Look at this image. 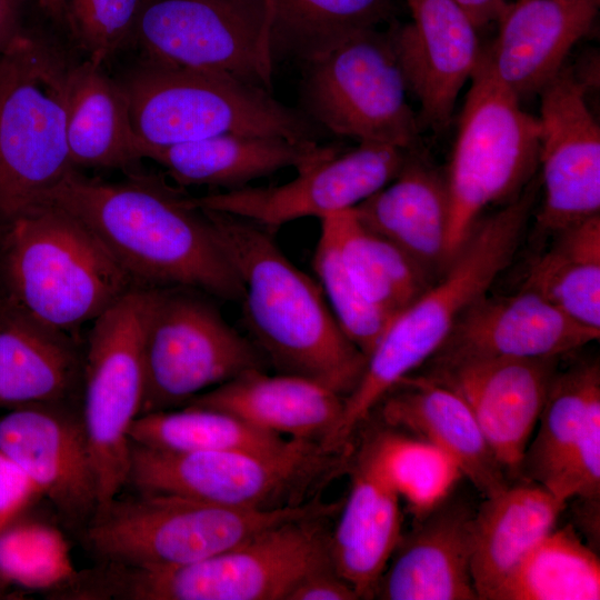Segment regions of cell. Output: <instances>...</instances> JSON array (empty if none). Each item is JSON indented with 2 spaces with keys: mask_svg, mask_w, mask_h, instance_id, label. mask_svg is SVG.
I'll return each mask as SVG.
<instances>
[{
  "mask_svg": "<svg viewBox=\"0 0 600 600\" xmlns=\"http://www.w3.org/2000/svg\"><path fill=\"white\" fill-rule=\"evenodd\" d=\"M42 203L80 220L144 288L183 287L241 299L242 284L208 212L160 179L107 182L73 170Z\"/></svg>",
  "mask_w": 600,
  "mask_h": 600,
  "instance_id": "1",
  "label": "cell"
},
{
  "mask_svg": "<svg viewBox=\"0 0 600 600\" xmlns=\"http://www.w3.org/2000/svg\"><path fill=\"white\" fill-rule=\"evenodd\" d=\"M204 210L242 284L239 302L253 343L282 372L313 379L348 397L367 357L340 328L318 281L289 260L273 230Z\"/></svg>",
  "mask_w": 600,
  "mask_h": 600,
  "instance_id": "2",
  "label": "cell"
},
{
  "mask_svg": "<svg viewBox=\"0 0 600 600\" xmlns=\"http://www.w3.org/2000/svg\"><path fill=\"white\" fill-rule=\"evenodd\" d=\"M537 182L530 181L502 209L479 220L439 279L392 318L360 381L344 398L333 447L344 446L380 400L439 350L460 316L511 263L532 212Z\"/></svg>",
  "mask_w": 600,
  "mask_h": 600,
  "instance_id": "3",
  "label": "cell"
},
{
  "mask_svg": "<svg viewBox=\"0 0 600 600\" xmlns=\"http://www.w3.org/2000/svg\"><path fill=\"white\" fill-rule=\"evenodd\" d=\"M6 226V301L47 327L77 338L138 287L97 236L58 207L38 204Z\"/></svg>",
  "mask_w": 600,
  "mask_h": 600,
  "instance_id": "4",
  "label": "cell"
},
{
  "mask_svg": "<svg viewBox=\"0 0 600 600\" xmlns=\"http://www.w3.org/2000/svg\"><path fill=\"white\" fill-rule=\"evenodd\" d=\"M287 521L209 558L171 568L98 562L82 571L83 600H287L310 571L331 562L311 521Z\"/></svg>",
  "mask_w": 600,
  "mask_h": 600,
  "instance_id": "5",
  "label": "cell"
},
{
  "mask_svg": "<svg viewBox=\"0 0 600 600\" xmlns=\"http://www.w3.org/2000/svg\"><path fill=\"white\" fill-rule=\"evenodd\" d=\"M119 81L139 149L230 132L318 142L324 132L271 91L222 72L144 58Z\"/></svg>",
  "mask_w": 600,
  "mask_h": 600,
  "instance_id": "6",
  "label": "cell"
},
{
  "mask_svg": "<svg viewBox=\"0 0 600 600\" xmlns=\"http://www.w3.org/2000/svg\"><path fill=\"white\" fill-rule=\"evenodd\" d=\"M323 508H234L136 491L98 509L80 533L98 562L171 568L226 551L277 524L316 517Z\"/></svg>",
  "mask_w": 600,
  "mask_h": 600,
  "instance_id": "7",
  "label": "cell"
},
{
  "mask_svg": "<svg viewBox=\"0 0 600 600\" xmlns=\"http://www.w3.org/2000/svg\"><path fill=\"white\" fill-rule=\"evenodd\" d=\"M71 64L23 34L0 56V220L38 206L71 171L67 139Z\"/></svg>",
  "mask_w": 600,
  "mask_h": 600,
  "instance_id": "8",
  "label": "cell"
},
{
  "mask_svg": "<svg viewBox=\"0 0 600 600\" xmlns=\"http://www.w3.org/2000/svg\"><path fill=\"white\" fill-rule=\"evenodd\" d=\"M470 79L446 176L448 266L481 212L518 197L539 164V119L522 110L519 98L497 79L482 51Z\"/></svg>",
  "mask_w": 600,
  "mask_h": 600,
  "instance_id": "9",
  "label": "cell"
},
{
  "mask_svg": "<svg viewBox=\"0 0 600 600\" xmlns=\"http://www.w3.org/2000/svg\"><path fill=\"white\" fill-rule=\"evenodd\" d=\"M300 110L322 130L411 150L420 124L389 30L360 31L304 64Z\"/></svg>",
  "mask_w": 600,
  "mask_h": 600,
  "instance_id": "10",
  "label": "cell"
},
{
  "mask_svg": "<svg viewBox=\"0 0 600 600\" xmlns=\"http://www.w3.org/2000/svg\"><path fill=\"white\" fill-rule=\"evenodd\" d=\"M204 294L183 287L151 289L143 328L140 414L187 404L244 371L262 369L258 347L232 328Z\"/></svg>",
  "mask_w": 600,
  "mask_h": 600,
  "instance_id": "11",
  "label": "cell"
},
{
  "mask_svg": "<svg viewBox=\"0 0 600 600\" xmlns=\"http://www.w3.org/2000/svg\"><path fill=\"white\" fill-rule=\"evenodd\" d=\"M151 289L136 287L103 311L92 321L84 348L80 408L98 477V509L127 486L129 429L144 391L143 328Z\"/></svg>",
  "mask_w": 600,
  "mask_h": 600,
  "instance_id": "12",
  "label": "cell"
},
{
  "mask_svg": "<svg viewBox=\"0 0 600 600\" xmlns=\"http://www.w3.org/2000/svg\"><path fill=\"white\" fill-rule=\"evenodd\" d=\"M269 24L270 0H144L133 40L144 58L271 91Z\"/></svg>",
  "mask_w": 600,
  "mask_h": 600,
  "instance_id": "13",
  "label": "cell"
},
{
  "mask_svg": "<svg viewBox=\"0 0 600 600\" xmlns=\"http://www.w3.org/2000/svg\"><path fill=\"white\" fill-rule=\"evenodd\" d=\"M329 452L296 439L272 452H171L130 442L126 487L234 508H274L278 497L320 471Z\"/></svg>",
  "mask_w": 600,
  "mask_h": 600,
  "instance_id": "14",
  "label": "cell"
},
{
  "mask_svg": "<svg viewBox=\"0 0 600 600\" xmlns=\"http://www.w3.org/2000/svg\"><path fill=\"white\" fill-rule=\"evenodd\" d=\"M408 152L394 146L360 142L351 151L297 170V177L283 184L246 186L192 200L203 209L238 216L271 230L301 218L320 220L354 208L387 186L400 172Z\"/></svg>",
  "mask_w": 600,
  "mask_h": 600,
  "instance_id": "15",
  "label": "cell"
},
{
  "mask_svg": "<svg viewBox=\"0 0 600 600\" xmlns=\"http://www.w3.org/2000/svg\"><path fill=\"white\" fill-rule=\"evenodd\" d=\"M586 91L564 64L538 93L544 199L537 224L543 233L554 236L600 214V128Z\"/></svg>",
  "mask_w": 600,
  "mask_h": 600,
  "instance_id": "16",
  "label": "cell"
},
{
  "mask_svg": "<svg viewBox=\"0 0 600 600\" xmlns=\"http://www.w3.org/2000/svg\"><path fill=\"white\" fill-rule=\"evenodd\" d=\"M0 450L60 519L81 532L99 508V483L78 406H34L0 417Z\"/></svg>",
  "mask_w": 600,
  "mask_h": 600,
  "instance_id": "17",
  "label": "cell"
},
{
  "mask_svg": "<svg viewBox=\"0 0 600 600\" xmlns=\"http://www.w3.org/2000/svg\"><path fill=\"white\" fill-rule=\"evenodd\" d=\"M600 330L583 326L539 294L486 293L458 319L439 350L421 367L442 369L496 359L561 358L593 341Z\"/></svg>",
  "mask_w": 600,
  "mask_h": 600,
  "instance_id": "18",
  "label": "cell"
},
{
  "mask_svg": "<svg viewBox=\"0 0 600 600\" xmlns=\"http://www.w3.org/2000/svg\"><path fill=\"white\" fill-rule=\"evenodd\" d=\"M559 357L496 359L422 370L419 374L457 392L474 416L509 480H520Z\"/></svg>",
  "mask_w": 600,
  "mask_h": 600,
  "instance_id": "19",
  "label": "cell"
},
{
  "mask_svg": "<svg viewBox=\"0 0 600 600\" xmlns=\"http://www.w3.org/2000/svg\"><path fill=\"white\" fill-rule=\"evenodd\" d=\"M407 2L412 22L393 24L389 32L408 90L420 102V128L442 131L479 61L477 29L456 0Z\"/></svg>",
  "mask_w": 600,
  "mask_h": 600,
  "instance_id": "20",
  "label": "cell"
},
{
  "mask_svg": "<svg viewBox=\"0 0 600 600\" xmlns=\"http://www.w3.org/2000/svg\"><path fill=\"white\" fill-rule=\"evenodd\" d=\"M599 9L600 0L507 3L498 19V36L482 54L497 79L519 100L538 94L591 30Z\"/></svg>",
  "mask_w": 600,
  "mask_h": 600,
  "instance_id": "21",
  "label": "cell"
},
{
  "mask_svg": "<svg viewBox=\"0 0 600 600\" xmlns=\"http://www.w3.org/2000/svg\"><path fill=\"white\" fill-rule=\"evenodd\" d=\"M474 511L443 500L402 536L374 596L383 600H478L471 574Z\"/></svg>",
  "mask_w": 600,
  "mask_h": 600,
  "instance_id": "22",
  "label": "cell"
},
{
  "mask_svg": "<svg viewBox=\"0 0 600 600\" xmlns=\"http://www.w3.org/2000/svg\"><path fill=\"white\" fill-rule=\"evenodd\" d=\"M374 409L388 427L411 432L442 452L483 497L511 483L470 408L448 387L409 374Z\"/></svg>",
  "mask_w": 600,
  "mask_h": 600,
  "instance_id": "23",
  "label": "cell"
},
{
  "mask_svg": "<svg viewBox=\"0 0 600 600\" xmlns=\"http://www.w3.org/2000/svg\"><path fill=\"white\" fill-rule=\"evenodd\" d=\"M187 404L220 410L261 431L317 442L330 451L342 419L344 398L300 374L271 376L263 369H251Z\"/></svg>",
  "mask_w": 600,
  "mask_h": 600,
  "instance_id": "24",
  "label": "cell"
},
{
  "mask_svg": "<svg viewBox=\"0 0 600 600\" xmlns=\"http://www.w3.org/2000/svg\"><path fill=\"white\" fill-rule=\"evenodd\" d=\"M83 367L76 337L0 304V409L80 407Z\"/></svg>",
  "mask_w": 600,
  "mask_h": 600,
  "instance_id": "25",
  "label": "cell"
},
{
  "mask_svg": "<svg viewBox=\"0 0 600 600\" xmlns=\"http://www.w3.org/2000/svg\"><path fill=\"white\" fill-rule=\"evenodd\" d=\"M180 187L240 189L284 168L297 170L339 152L330 146L282 137L223 133L200 140L139 149Z\"/></svg>",
  "mask_w": 600,
  "mask_h": 600,
  "instance_id": "26",
  "label": "cell"
},
{
  "mask_svg": "<svg viewBox=\"0 0 600 600\" xmlns=\"http://www.w3.org/2000/svg\"><path fill=\"white\" fill-rule=\"evenodd\" d=\"M352 210L363 226L394 243L432 277L448 267L446 176L418 148L409 150L392 181Z\"/></svg>",
  "mask_w": 600,
  "mask_h": 600,
  "instance_id": "27",
  "label": "cell"
},
{
  "mask_svg": "<svg viewBox=\"0 0 600 600\" xmlns=\"http://www.w3.org/2000/svg\"><path fill=\"white\" fill-rule=\"evenodd\" d=\"M329 556L359 599L371 598L401 534L400 496L362 448Z\"/></svg>",
  "mask_w": 600,
  "mask_h": 600,
  "instance_id": "28",
  "label": "cell"
},
{
  "mask_svg": "<svg viewBox=\"0 0 600 600\" xmlns=\"http://www.w3.org/2000/svg\"><path fill=\"white\" fill-rule=\"evenodd\" d=\"M567 503L542 486L511 482L473 513L471 574L478 600L493 594L554 528Z\"/></svg>",
  "mask_w": 600,
  "mask_h": 600,
  "instance_id": "29",
  "label": "cell"
},
{
  "mask_svg": "<svg viewBox=\"0 0 600 600\" xmlns=\"http://www.w3.org/2000/svg\"><path fill=\"white\" fill-rule=\"evenodd\" d=\"M87 59L69 72L67 139L73 168L128 169L141 160L120 81Z\"/></svg>",
  "mask_w": 600,
  "mask_h": 600,
  "instance_id": "30",
  "label": "cell"
},
{
  "mask_svg": "<svg viewBox=\"0 0 600 600\" xmlns=\"http://www.w3.org/2000/svg\"><path fill=\"white\" fill-rule=\"evenodd\" d=\"M392 12L393 0H270L271 61L306 64L353 34L377 28Z\"/></svg>",
  "mask_w": 600,
  "mask_h": 600,
  "instance_id": "31",
  "label": "cell"
},
{
  "mask_svg": "<svg viewBox=\"0 0 600 600\" xmlns=\"http://www.w3.org/2000/svg\"><path fill=\"white\" fill-rule=\"evenodd\" d=\"M531 264L522 289L574 321L600 330V214L554 234Z\"/></svg>",
  "mask_w": 600,
  "mask_h": 600,
  "instance_id": "32",
  "label": "cell"
},
{
  "mask_svg": "<svg viewBox=\"0 0 600 600\" xmlns=\"http://www.w3.org/2000/svg\"><path fill=\"white\" fill-rule=\"evenodd\" d=\"M343 263L360 291L394 317L432 283L433 277L403 250L363 226L352 209L324 217Z\"/></svg>",
  "mask_w": 600,
  "mask_h": 600,
  "instance_id": "33",
  "label": "cell"
},
{
  "mask_svg": "<svg viewBox=\"0 0 600 600\" xmlns=\"http://www.w3.org/2000/svg\"><path fill=\"white\" fill-rule=\"evenodd\" d=\"M600 403L598 360L557 371L540 413L534 439L529 442L520 480L548 489L578 442L591 409Z\"/></svg>",
  "mask_w": 600,
  "mask_h": 600,
  "instance_id": "34",
  "label": "cell"
},
{
  "mask_svg": "<svg viewBox=\"0 0 600 600\" xmlns=\"http://www.w3.org/2000/svg\"><path fill=\"white\" fill-rule=\"evenodd\" d=\"M600 561L576 529H553L519 563L492 600H598Z\"/></svg>",
  "mask_w": 600,
  "mask_h": 600,
  "instance_id": "35",
  "label": "cell"
},
{
  "mask_svg": "<svg viewBox=\"0 0 600 600\" xmlns=\"http://www.w3.org/2000/svg\"><path fill=\"white\" fill-rule=\"evenodd\" d=\"M129 440L171 452L234 449L272 452L284 448L291 439L261 431L220 410L186 404L181 410L138 416L129 429Z\"/></svg>",
  "mask_w": 600,
  "mask_h": 600,
  "instance_id": "36",
  "label": "cell"
},
{
  "mask_svg": "<svg viewBox=\"0 0 600 600\" xmlns=\"http://www.w3.org/2000/svg\"><path fill=\"white\" fill-rule=\"evenodd\" d=\"M362 448L418 518L440 503L454 478L461 476L438 449L398 431L374 433Z\"/></svg>",
  "mask_w": 600,
  "mask_h": 600,
  "instance_id": "37",
  "label": "cell"
},
{
  "mask_svg": "<svg viewBox=\"0 0 600 600\" xmlns=\"http://www.w3.org/2000/svg\"><path fill=\"white\" fill-rule=\"evenodd\" d=\"M24 512L0 531V579L9 586L47 593L78 570L59 528Z\"/></svg>",
  "mask_w": 600,
  "mask_h": 600,
  "instance_id": "38",
  "label": "cell"
},
{
  "mask_svg": "<svg viewBox=\"0 0 600 600\" xmlns=\"http://www.w3.org/2000/svg\"><path fill=\"white\" fill-rule=\"evenodd\" d=\"M320 222L313 271L340 328L368 359L393 317L360 291L343 263L330 222L326 218Z\"/></svg>",
  "mask_w": 600,
  "mask_h": 600,
  "instance_id": "39",
  "label": "cell"
},
{
  "mask_svg": "<svg viewBox=\"0 0 600 600\" xmlns=\"http://www.w3.org/2000/svg\"><path fill=\"white\" fill-rule=\"evenodd\" d=\"M144 0H64L71 32L88 59L103 64L133 40Z\"/></svg>",
  "mask_w": 600,
  "mask_h": 600,
  "instance_id": "40",
  "label": "cell"
},
{
  "mask_svg": "<svg viewBox=\"0 0 600 600\" xmlns=\"http://www.w3.org/2000/svg\"><path fill=\"white\" fill-rule=\"evenodd\" d=\"M547 490L566 503L577 498L587 508L599 509L600 403L591 409L578 442Z\"/></svg>",
  "mask_w": 600,
  "mask_h": 600,
  "instance_id": "41",
  "label": "cell"
},
{
  "mask_svg": "<svg viewBox=\"0 0 600 600\" xmlns=\"http://www.w3.org/2000/svg\"><path fill=\"white\" fill-rule=\"evenodd\" d=\"M39 498L34 483L0 450V531Z\"/></svg>",
  "mask_w": 600,
  "mask_h": 600,
  "instance_id": "42",
  "label": "cell"
},
{
  "mask_svg": "<svg viewBox=\"0 0 600 600\" xmlns=\"http://www.w3.org/2000/svg\"><path fill=\"white\" fill-rule=\"evenodd\" d=\"M356 591L337 573L331 562L308 572L287 600H357Z\"/></svg>",
  "mask_w": 600,
  "mask_h": 600,
  "instance_id": "43",
  "label": "cell"
},
{
  "mask_svg": "<svg viewBox=\"0 0 600 600\" xmlns=\"http://www.w3.org/2000/svg\"><path fill=\"white\" fill-rule=\"evenodd\" d=\"M21 17L22 0H0V56L24 34Z\"/></svg>",
  "mask_w": 600,
  "mask_h": 600,
  "instance_id": "44",
  "label": "cell"
},
{
  "mask_svg": "<svg viewBox=\"0 0 600 600\" xmlns=\"http://www.w3.org/2000/svg\"><path fill=\"white\" fill-rule=\"evenodd\" d=\"M476 29L498 21L506 0H456Z\"/></svg>",
  "mask_w": 600,
  "mask_h": 600,
  "instance_id": "45",
  "label": "cell"
},
{
  "mask_svg": "<svg viewBox=\"0 0 600 600\" xmlns=\"http://www.w3.org/2000/svg\"><path fill=\"white\" fill-rule=\"evenodd\" d=\"M41 7L51 16L61 18L63 16L64 0H39Z\"/></svg>",
  "mask_w": 600,
  "mask_h": 600,
  "instance_id": "46",
  "label": "cell"
},
{
  "mask_svg": "<svg viewBox=\"0 0 600 600\" xmlns=\"http://www.w3.org/2000/svg\"><path fill=\"white\" fill-rule=\"evenodd\" d=\"M16 593L10 591V586L0 579V599H16Z\"/></svg>",
  "mask_w": 600,
  "mask_h": 600,
  "instance_id": "47",
  "label": "cell"
}]
</instances>
